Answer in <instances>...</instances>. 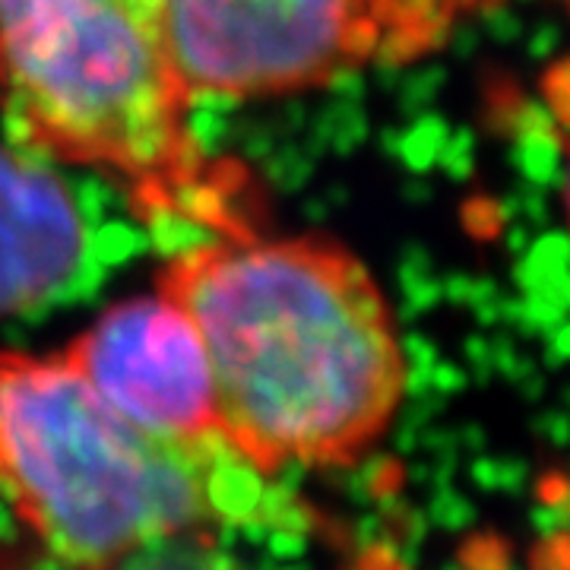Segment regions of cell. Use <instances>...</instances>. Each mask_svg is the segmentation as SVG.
Here are the masks:
<instances>
[{"label":"cell","instance_id":"obj_10","mask_svg":"<svg viewBox=\"0 0 570 570\" xmlns=\"http://www.w3.org/2000/svg\"><path fill=\"white\" fill-rule=\"evenodd\" d=\"M561 564H564V568L570 570V558H561Z\"/></svg>","mask_w":570,"mask_h":570},{"label":"cell","instance_id":"obj_3","mask_svg":"<svg viewBox=\"0 0 570 570\" xmlns=\"http://www.w3.org/2000/svg\"><path fill=\"white\" fill-rule=\"evenodd\" d=\"M219 456L235 453L140 434L61 352H0V498L70 568L108 570L153 542L232 517Z\"/></svg>","mask_w":570,"mask_h":570},{"label":"cell","instance_id":"obj_2","mask_svg":"<svg viewBox=\"0 0 570 570\" xmlns=\"http://www.w3.org/2000/svg\"><path fill=\"white\" fill-rule=\"evenodd\" d=\"M165 0H0V115L36 159L96 168L142 219L254 235L245 178L206 159Z\"/></svg>","mask_w":570,"mask_h":570},{"label":"cell","instance_id":"obj_5","mask_svg":"<svg viewBox=\"0 0 570 570\" xmlns=\"http://www.w3.org/2000/svg\"><path fill=\"white\" fill-rule=\"evenodd\" d=\"M61 355L146 438L168 448L228 450L200 336L159 292L102 311Z\"/></svg>","mask_w":570,"mask_h":570},{"label":"cell","instance_id":"obj_11","mask_svg":"<svg viewBox=\"0 0 570 570\" xmlns=\"http://www.w3.org/2000/svg\"><path fill=\"white\" fill-rule=\"evenodd\" d=\"M564 3H568V7H570V0H564Z\"/></svg>","mask_w":570,"mask_h":570},{"label":"cell","instance_id":"obj_7","mask_svg":"<svg viewBox=\"0 0 570 570\" xmlns=\"http://www.w3.org/2000/svg\"><path fill=\"white\" fill-rule=\"evenodd\" d=\"M501 0H381L384 7V63H412L438 51L469 17Z\"/></svg>","mask_w":570,"mask_h":570},{"label":"cell","instance_id":"obj_4","mask_svg":"<svg viewBox=\"0 0 570 570\" xmlns=\"http://www.w3.org/2000/svg\"><path fill=\"white\" fill-rule=\"evenodd\" d=\"M190 96L261 99L384 63L381 0H165Z\"/></svg>","mask_w":570,"mask_h":570},{"label":"cell","instance_id":"obj_8","mask_svg":"<svg viewBox=\"0 0 570 570\" xmlns=\"http://www.w3.org/2000/svg\"><path fill=\"white\" fill-rule=\"evenodd\" d=\"M346 570H412L400 558V551L390 549L384 542H374V546H365L358 551L352 561L346 564Z\"/></svg>","mask_w":570,"mask_h":570},{"label":"cell","instance_id":"obj_6","mask_svg":"<svg viewBox=\"0 0 570 570\" xmlns=\"http://www.w3.org/2000/svg\"><path fill=\"white\" fill-rule=\"evenodd\" d=\"M86 232L70 190L29 153L0 149V314H22L70 288Z\"/></svg>","mask_w":570,"mask_h":570},{"label":"cell","instance_id":"obj_9","mask_svg":"<svg viewBox=\"0 0 570 570\" xmlns=\"http://www.w3.org/2000/svg\"><path fill=\"white\" fill-rule=\"evenodd\" d=\"M568 216H570V171H568Z\"/></svg>","mask_w":570,"mask_h":570},{"label":"cell","instance_id":"obj_1","mask_svg":"<svg viewBox=\"0 0 570 570\" xmlns=\"http://www.w3.org/2000/svg\"><path fill=\"white\" fill-rule=\"evenodd\" d=\"M156 292L197 330L225 444L257 475L352 466L403 403L393 311L333 238H209L178 250Z\"/></svg>","mask_w":570,"mask_h":570}]
</instances>
